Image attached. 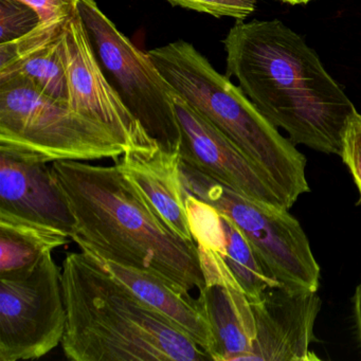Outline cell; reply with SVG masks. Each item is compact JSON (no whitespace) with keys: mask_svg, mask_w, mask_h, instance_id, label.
<instances>
[{"mask_svg":"<svg viewBox=\"0 0 361 361\" xmlns=\"http://www.w3.org/2000/svg\"><path fill=\"white\" fill-rule=\"evenodd\" d=\"M196 245L213 249L223 257L250 300L257 299L268 287L280 284L244 234L221 212Z\"/></svg>","mask_w":361,"mask_h":361,"instance_id":"obj_17","label":"cell"},{"mask_svg":"<svg viewBox=\"0 0 361 361\" xmlns=\"http://www.w3.org/2000/svg\"><path fill=\"white\" fill-rule=\"evenodd\" d=\"M354 316L357 336L361 345V283L357 286L354 295Z\"/></svg>","mask_w":361,"mask_h":361,"instance_id":"obj_23","label":"cell"},{"mask_svg":"<svg viewBox=\"0 0 361 361\" xmlns=\"http://www.w3.org/2000/svg\"><path fill=\"white\" fill-rule=\"evenodd\" d=\"M71 240L66 230L0 210V274L28 267Z\"/></svg>","mask_w":361,"mask_h":361,"instance_id":"obj_18","label":"cell"},{"mask_svg":"<svg viewBox=\"0 0 361 361\" xmlns=\"http://www.w3.org/2000/svg\"><path fill=\"white\" fill-rule=\"evenodd\" d=\"M197 248L204 279L197 298L214 337L213 360H247L257 333L250 299L219 253Z\"/></svg>","mask_w":361,"mask_h":361,"instance_id":"obj_12","label":"cell"},{"mask_svg":"<svg viewBox=\"0 0 361 361\" xmlns=\"http://www.w3.org/2000/svg\"><path fill=\"white\" fill-rule=\"evenodd\" d=\"M37 12L18 0H0V44L16 41L39 26Z\"/></svg>","mask_w":361,"mask_h":361,"instance_id":"obj_19","label":"cell"},{"mask_svg":"<svg viewBox=\"0 0 361 361\" xmlns=\"http://www.w3.org/2000/svg\"><path fill=\"white\" fill-rule=\"evenodd\" d=\"M32 8L41 22L71 16L77 9L78 0H18Z\"/></svg>","mask_w":361,"mask_h":361,"instance_id":"obj_22","label":"cell"},{"mask_svg":"<svg viewBox=\"0 0 361 361\" xmlns=\"http://www.w3.org/2000/svg\"><path fill=\"white\" fill-rule=\"evenodd\" d=\"M60 51L66 73L69 107L109 126L130 149L160 147L109 81L78 7L65 27Z\"/></svg>","mask_w":361,"mask_h":361,"instance_id":"obj_9","label":"cell"},{"mask_svg":"<svg viewBox=\"0 0 361 361\" xmlns=\"http://www.w3.org/2000/svg\"><path fill=\"white\" fill-rule=\"evenodd\" d=\"M130 149L113 130L20 77L0 81V152L30 161L118 159Z\"/></svg>","mask_w":361,"mask_h":361,"instance_id":"obj_5","label":"cell"},{"mask_svg":"<svg viewBox=\"0 0 361 361\" xmlns=\"http://www.w3.org/2000/svg\"><path fill=\"white\" fill-rule=\"evenodd\" d=\"M185 192L214 207L250 243L279 283L318 291L320 267L299 221L287 209L247 197L181 160Z\"/></svg>","mask_w":361,"mask_h":361,"instance_id":"obj_6","label":"cell"},{"mask_svg":"<svg viewBox=\"0 0 361 361\" xmlns=\"http://www.w3.org/2000/svg\"><path fill=\"white\" fill-rule=\"evenodd\" d=\"M171 5L214 18L245 20L255 12L257 0H166Z\"/></svg>","mask_w":361,"mask_h":361,"instance_id":"obj_20","label":"cell"},{"mask_svg":"<svg viewBox=\"0 0 361 361\" xmlns=\"http://www.w3.org/2000/svg\"><path fill=\"white\" fill-rule=\"evenodd\" d=\"M65 356L75 361H202L206 350L141 301L92 255L63 261Z\"/></svg>","mask_w":361,"mask_h":361,"instance_id":"obj_3","label":"cell"},{"mask_svg":"<svg viewBox=\"0 0 361 361\" xmlns=\"http://www.w3.org/2000/svg\"><path fill=\"white\" fill-rule=\"evenodd\" d=\"M255 339L247 360L314 361L310 346L321 307L318 291L279 284L250 300Z\"/></svg>","mask_w":361,"mask_h":361,"instance_id":"obj_11","label":"cell"},{"mask_svg":"<svg viewBox=\"0 0 361 361\" xmlns=\"http://www.w3.org/2000/svg\"><path fill=\"white\" fill-rule=\"evenodd\" d=\"M283 3L289 4V5H306L310 3L312 0H281Z\"/></svg>","mask_w":361,"mask_h":361,"instance_id":"obj_24","label":"cell"},{"mask_svg":"<svg viewBox=\"0 0 361 361\" xmlns=\"http://www.w3.org/2000/svg\"><path fill=\"white\" fill-rule=\"evenodd\" d=\"M0 210L71 232L73 219L51 166L0 152Z\"/></svg>","mask_w":361,"mask_h":361,"instance_id":"obj_14","label":"cell"},{"mask_svg":"<svg viewBox=\"0 0 361 361\" xmlns=\"http://www.w3.org/2000/svg\"><path fill=\"white\" fill-rule=\"evenodd\" d=\"M65 329L62 268L52 252L0 274V361L41 358L62 343Z\"/></svg>","mask_w":361,"mask_h":361,"instance_id":"obj_8","label":"cell"},{"mask_svg":"<svg viewBox=\"0 0 361 361\" xmlns=\"http://www.w3.org/2000/svg\"><path fill=\"white\" fill-rule=\"evenodd\" d=\"M92 257L116 280L130 288L141 301L187 333L213 360L214 337L204 306L198 298L178 290L151 272Z\"/></svg>","mask_w":361,"mask_h":361,"instance_id":"obj_16","label":"cell"},{"mask_svg":"<svg viewBox=\"0 0 361 361\" xmlns=\"http://www.w3.org/2000/svg\"><path fill=\"white\" fill-rule=\"evenodd\" d=\"M147 54L177 96L219 128L274 183L287 208L310 191L305 156L193 45L177 41Z\"/></svg>","mask_w":361,"mask_h":361,"instance_id":"obj_4","label":"cell"},{"mask_svg":"<svg viewBox=\"0 0 361 361\" xmlns=\"http://www.w3.org/2000/svg\"><path fill=\"white\" fill-rule=\"evenodd\" d=\"M228 78L295 145L341 155L352 101L318 54L281 20H236L224 39Z\"/></svg>","mask_w":361,"mask_h":361,"instance_id":"obj_1","label":"cell"},{"mask_svg":"<svg viewBox=\"0 0 361 361\" xmlns=\"http://www.w3.org/2000/svg\"><path fill=\"white\" fill-rule=\"evenodd\" d=\"M174 107L183 162L247 197L288 210L274 183L219 128L177 94Z\"/></svg>","mask_w":361,"mask_h":361,"instance_id":"obj_10","label":"cell"},{"mask_svg":"<svg viewBox=\"0 0 361 361\" xmlns=\"http://www.w3.org/2000/svg\"><path fill=\"white\" fill-rule=\"evenodd\" d=\"M51 172L82 251L151 272L185 293L204 286L196 243L177 235L118 164L62 160Z\"/></svg>","mask_w":361,"mask_h":361,"instance_id":"obj_2","label":"cell"},{"mask_svg":"<svg viewBox=\"0 0 361 361\" xmlns=\"http://www.w3.org/2000/svg\"><path fill=\"white\" fill-rule=\"evenodd\" d=\"M142 191L166 225L180 238L194 240L185 208V190L178 152L130 149L115 160Z\"/></svg>","mask_w":361,"mask_h":361,"instance_id":"obj_15","label":"cell"},{"mask_svg":"<svg viewBox=\"0 0 361 361\" xmlns=\"http://www.w3.org/2000/svg\"><path fill=\"white\" fill-rule=\"evenodd\" d=\"M73 13L41 22L25 37L0 44V81L23 78L46 96L68 104L66 73L60 47L65 27Z\"/></svg>","mask_w":361,"mask_h":361,"instance_id":"obj_13","label":"cell"},{"mask_svg":"<svg viewBox=\"0 0 361 361\" xmlns=\"http://www.w3.org/2000/svg\"><path fill=\"white\" fill-rule=\"evenodd\" d=\"M340 157L348 166L358 188L361 200V115L357 113L348 122Z\"/></svg>","mask_w":361,"mask_h":361,"instance_id":"obj_21","label":"cell"},{"mask_svg":"<svg viewBox=\"0 0 361 361\" xmlns=\"http://www.w3.org/2000/svg\"><path fill=\"white\" fill-rule=\"evenodd\" d=\"M78 11L105 75H111L133 115L161 149L178 152L181 132L174 92L149 58L103 13L96 0H78Z\"/></svg>","mask_w":361,"mask_h":361,"instance_id":"obj_7","label":"cell"}]
</instances>
